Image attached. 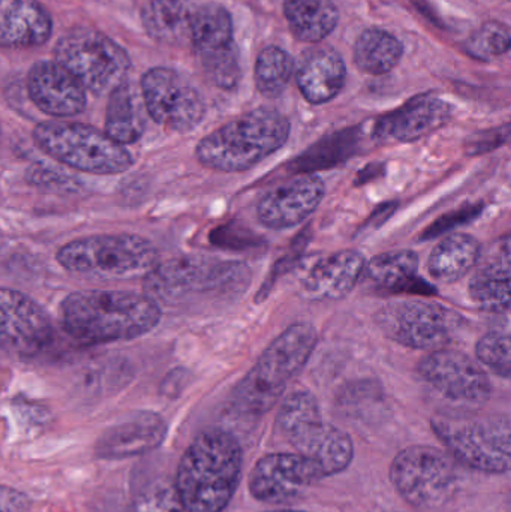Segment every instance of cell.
<instances>
[{
  "instance_id": "1",
  "label": "cell",
  "mask_w": 511,
  "mask_h": 512,
  "mask_svg": "<svg viewBox=\"0 0 511 512\" xmlns=\"http://www.w3.org/2000/svg\"><path fill=\"white\" fill-rule=\"evenodd\" d=\"M243 453L225 430H207L195 438L177 468V495L186 512H222L236 495Z\"/></svg>"
},
{
  "instance_id": "2",
  "label": "cell",
  "mask_w": 511,
  "mask_h": 512,
  "mask_svg": "<svg viewBox=\"0 0 511 512\" xmlns=\"http://www.w3.org/2000/svg\"><path fill=\"white\" fill-rule=\"evenodd\" d=\"M60 309L68 333L86 343L137 339L161 321L156 300L128 291L72 292Z\"/></svg>"
},
{
  "instance_id": "3",
  "label": "cell",
  "mask_w": 511,
  "mask_h": 512,
  "mask_svg": "<svg viewBox=\"0 0 511 512\" xmlns=\"http://www.w3.org/2000/svg\"><path fill=\"white\" fill-rule=\"evenodd\" d=\"M317 342V330L308 322L291 325L276 337L234 388V411L248 418L267 414L281 399L288 382L308 363Z\"/></svg>"
},
{
  "instance_id": "4",
  "label": "cell",
  "mask_w": 511,
  "mask_h": 512,
  "mask_svg": "<svg viewBox=\"0 0 511 512\" xmlns=\"http://www.w3.org/2000/svg\"><path fill=\"white\" fill-rule=\"evenodd\" d=\"M284 114L258 108L204 137L195 149L201 165L222 173H243L281 150L290 138Z\"/></svg>"
},
{
  "instance_id": "5",
  "label": "cell",
  "mask_w": 511,
  "mask_h": 512,
  "mask_svg": "<svg viewBox=\"0 0 511 512\" xmlns=\"http://www.w3.org/2000/svg\"><path fill=\"white\" fill-rule=\"evenodd\" d=\"M276 424L285 441L300 456L314 460L324 477L347 471L353 462V439L323 420L317 399L308 391H296L285 397Z\"/></svg>"
},
{
  "instance_id": "6",
  "label": "cell",
  "mask_w": 511,
  "mask_h": 512,
  "mask_svg": "<svg viewBox=\"0 0 511 512\" xmlns=\"http://www.w3.org/2000/svg\"><path fill=\"white\" fill-rule=\"evenodd\" d=\"M57 261L71 273L107 280L146 277L159 264L155 246L134 234H99L74 240L60 248Z\"/></svg>"
},
{
  "instance_id": "7",
  "label": "cell",
  "mask_w": 511,
  "mask_h": 512,
  "mask_svg": "<svg viewBox=\"0 0 511 512\" xmlns=\"http://www.w3.org/2000/svg\"><path fill=\"white\" fill-rule=\"evenodd\" d=\"M33 141L45 155L84 173L114 176L128 171L134 162L125 146L83 123H39Z\"/></svg>"
},
{
  "instance_id": "8",
  "label": "cell",
  "mask_w": 511,
  "mask_h": 512,
  "mask_svg": "<svg viewBox=\"0 0 511 512\" xmlns=\"http://www.w3.org/2000/svg\"><path fill=\"white\" fill-rule=\"evenodd\" d=\"M432 429L458 462L483 474L510 471L511 426L507 415L453 417L440 415Z\"/></svg>"
},
{
  "instance_id": "9",
  "label": "cell",
  "mask_w": 511,
  "mask_h": 512,
  "mask_svg": "<svg viewBox=\"0 0 511 512\" xmlns=\"http://www.w3.org/2000/svg\"><path fill=\"white\" fill-rule=\"evenodd\" d=\"M54 59L93 95L111 92L125 81L132 66L128 53L117 42L84 26L60 36L54 47Z\"/></svg>"
},
{
  "instance_id": "10",
  "label": "cell",
  "mask_w": 511,
  "mask_h": 512,
  "mask_svg": "<svg viewBox=\"0 0 511 512\" xmlns=\"http://www.w3.org/2000/svg\"><path fill=\"white\" fill-rule=\"evenodd\" d=\"M390 481L408 505L422 511L443 508L458 490L452 459L429 445H413L396 454L390 465Z\"/></svg>"
},
{
  "instance_id": "11",
  "label": "cell",
  "mask_w": 511,
  "mask_h": 512,
  "mask_svg": "<svg viewBox=\"0 0 511 512\" xmlns=\"http://www.w3.org/2000/svg\"><path fill=\"white\" fill-rule=\"evenodd\" d=\"M249 268L240 262H219L201 256H180L156 265L146 276L149 297L179 300L192 292H242L249 286Z\"/></svg>"
},
{
  "instance_id": "12",
  "label": "cell",
  "mask_w": 511,
  "mask_h": 512,
  "mask_svg": "<svg viewBox=\"0 0 511 512\" xmlns=\"http://www.w3.org/2000/svg\"><path fill=\"white\" fill-rule=\"evenodd\" d=\"M375 321L384 336L405 348L437 351L452 340L461 315L443 304L414 298L386 304Z\"/></svg>"
},
{
  "instance_id": "13",
  "label": "cell",
  "mask_w": 511,
  "mask_h": 512,
  "mask_svg": "<svg viewBox=\"0 0 511 512\" xmlns=\"http://www.w3.org/2000/svg\"><path fill=\"white\" fill-rule=\"evenodd\" d=\"M141 98L150 119L168 131H194L206 116L201 93L174 69L152 68L141 77Z\"/></svg>"
},
{
  "instance_id": "14",
  "label": "cell",
  "mask_w": 511,
  "mask_h": 512,
  "mask_svg": "<svg viewBox=\"0 0 511 512\" xmlns=\"http://www.w3.org/2000/svg\"><path fill=\"white\" fill-rule=\"evenodd\" d=\"M314 460L300 454L275 453L261 457L249 474V492L263 504H288L323 480Z\"/></svg>"
},
{
  "instance_id": "15",
  "label": "cell",
  "mask_w": 511,
  "mask_h": 512,
  "mask_svg": "<svg viewBox=\"0 0 511 512\" xmlns=\"http://www.w3.org/2000/svg\"><path fill=\"white\" fill-rule=\"evenodd\" d=\"M423 381L456 403L480 405L491 397V381L485 370L464 352L437 349L419 364Z\"/></svg>"
},
{
  "instance_id": "16",
  "label": "cell",
  "mask_w": 511,
  "mask_h": 512,
  "mask_svg": "<svg viewBox=\"0 0 511 512\" xmlns=\"http://www.w3.org/2000/svg\"><path fill=\"white\" fill-rule=\"evenodd\" d=\"M53 340L47 313L32 298L11 288H0V349L33 357Z\"/></svg>"
},
{
  "instance_id": "17",
  "label": "cell",
  "mask_w": 511,
  "mask_h": 512,
  "mask_svg": "<svg viewBox=\"0 0 511 512\" xmlns=\"http://www.w3.org/2000/svg\"><path fill=\"white\" fill-rule=\"evenodd\" d=\"M326 195L323 180L303 174L270 191L258 203V221L269 230H287L309 218Z\"/></svg>"
},
{
  "instance_id": "18",
  "label": "cell",
  "mask_w": 511,
  "mask_h": 512,
  "mask_svg": "<svg viewBox=\"0 0 511 512\" xmlns=\"http://www.w3.org/2000/svg\"><path fill=\"white\" fill-rule=\"evenodd\" d=\"M365 256L347 249L300 265L299 283L303 295L314 301H335L347 297L365 273Z\"/></svg>"
},
{
  "instance_id": "19",
  "label": "cell",
  "mask_w": 511,
  "mask_h": 512,
  "mask_svg": "<svg viewBox=\"0 0 511 512\" xmlns=\"http://www.w3.org/2000/svg\"><path fill=\"white\" fill-rule=\"evenodd\" d=\"M30 101L51 117H74L87 105L86 89L54 60L35 63L27 74Z\"/></svg>"
},
{
  "instance_id": "20",
  "label": "cell",
  "mask_w": 511,
  "mask_h": 512,
  "mask_svg": "<svg viewBox=\"0 0 511 512\" xmlns=\"http://www.w3.org/2000/svg\"><path fill=\"white\" fill-rule=\"evenodd\" d=\"M452 117V105L440 96L420 95L381 117L374 128L378 140L414 143L443 128Z\"/></svg>"
},
{
  "instance_id": "21",
  "label": "cell",
  "mask_w": 511,
  "mask_h": 512,
  "mask_svg": "<svg viewBox=\"0 0 511 512\" xmlns=\"http://www.w3.org/2000/svg\"><path fill=\"white\" fill-rule=\"evenodd\" d=\"M167 435V424L153 412H137L111 426L96 441L99 459L122 460L156 450Z\"/></svg>"
},
{
  "instance_id": "22",
  "label": "cell",
  "mask_w": 511,
  "mask_h": 512,
  "mask_svg": "<svg viewBox=\"0 0 511 512\" xmlns=\"http://www.w3.org/2000/svg\"><path fill=\"white\" fill-rule=\"evenodd\" d=\"M53 33V18L38 0H0V48H35Z\"/></svg>"
},
{
  "instance_id": "23",
  "label": "cell",
  "mask_w": 511,
  "mask_h": 512,
  "mask_svg": "<svg viewBox=\"0 0 511 512\" xmlns=\"http://www.w3.org/2000/svg\"><path fill=\"white\" fill-rule=\"evenodd\" d=\"M347 78L344 59L330 47L306 51L296 71L297 86L306 101L326 104L341 93Z\"/></svg>"
},
{
  "instance_id": "24",
  "label": "cell",
  "mask_w": 511,
  "mask_h": 512,
  "mask_svg": "<svg viewBox=\"0 0 511 512\" xmlns=\"http://www.w3.org/2000/svg\"><path fill=\"white\" fill-rule=\"evenodd\" d=\"M146 129V108L141 98L140 87L122 81L114 87L108 99L105 114V134L126 146L143 137Z\"/></svg>"
},
{
  "instance_id": "25",
  "label": "cell",
  "mask_w": 511,
  "mask_h": 512,
  "mask_svg": "<svg viewBox=\"0 0 511 512\" xmlns=\"http://www.w3.org/2000/svg\"><path fill=\"white\" fill-rule=\"evenodd\" d=\"M233 33V18L219 3L206 2L191 9L189 42L200 59L233 47Z\"/></svg>"
},
{
  "instance_id": "26",
  "label": "cell",
  "mask_w": 511,
  "mask_h": 512,
  "mask_svg": "<svg viewBox=\"0 0 511 512\" xmlns=\"http://www.w3.org/2000/svg\"><path fill=\"white\" fill-rule=\"evenodd\" d=\"M482 254L479 240L470 234H450L435 246L428 261V270L441 283L458 282L470 273Z\"/></svg>"
},
{
  "instance_id": "27",
  "label": "cell",
  "mask_w": 511,
  "mask_h": 512,
  "mask_svg": "<svg viewBox=\"0 0 511 512\" xmlns=\"http://www.w3.org/2000/svg\"><path fill=\"white\" fill-rule=\"evenodd\" d=\"M419 255L408 249L384 252L366 262L368 279L386 291H429V286L417 279Z\"/></svg>"
},
{
  "instance_id": "28",
  "label": "cell",
  "mask_w": 511,
  "mask_h": 512,
  "mask_svg": "<svg viewBox=\"0 0 511 512\" xmlns=\"http://www.w3.org/2000/svg\"><path fill=\"white\" fill-rule=\"evenodd\" d=\"M284 14L299 41L318 44L339 23V9L333 0H285Z\"/></svg>"
},
{
  "instance_id": "29",
  "label": "cell",
  "mask_w": 511,
  "mask_h": 512,
  "mask_svg": "<svg viewBox=\"0 0 511 512\" xmlns=\"http://www.w3.org/2000/svg\"><path fill=\"white\" fill-rule=\"evenodd\" d=\"M510 249L504 246L503 255L483 262L471 277L468 291L477 306L488 312H506L510 307Z\"/></svg>"
},
{
  "instance_id": "30",
  "label": "cell",
  "mask_w": 511,
  "mask_h": 512,
  "mask_svg": "<svg viewBox=\"0 0 511 512\" xmlns=\"http://www.w3.org/2000/svg\"><path fill=\"white\" fill-rule=\"evenodd\" d=\"M144 30L165 45L189 42L191 9L183 0H149L141 11Z\"/></svg>"
},
{
  "instance_id": "31",
  "label": "cell",
  "mask_w": 511,
  "mask_h": 512,
  "mask_svg": "<svg viewBox=\"0 0 511 512\" xmlns=\"http://www.w3.org/2000/svg\"><path fill=\"white\" fill-rule=\"evenodd\" d=\"M404 45L387 30H363L354 44V62L360 71L369 75L389 74L401 62Z\"/></svg>"
},
{
  "instance_id": "32",
  "label": "cell",
  "mask_w": 511,
  "mask_h": 512,
  "mask_svg": "<svg viewBox=\"0 0 511 512\" xmlns=\"http://www.w3.org/2000/svg\"><path fill=\"white\" fill-rule=\"evenodd\" d=\"M296 72L293 57L282 48L270 45L258 54L255 62V86L266 98H278Z\"/></svg>"
},
{
  "instance_id": "33",
  "label": "cell",
  "mask_w": 511,
  "mask_h": 512,
  "mask_svg": "<svg viewBox=\"0 0 511 512\" xmlns=\"http://www.w3.org/2000/svg\"><path fill=\"white\" fill-rule=\"evenodd\" d=\"M357 141H359L357 134H350V132L332 135L294 159L293 170L312 174L314 171L336 167L356 153Z\"/></svg>"
},
{
  "instance_id": "34",
  "label": "cell",
  "mask_w": 511,
  "mask_h": 512,
  "mask_svg": "<svg viewBox=\"0 0 511 512\" xmlns=\"http://www.w3.org/2000/svg\"><path fill=\"white\" fill-rule=\"evenodd\" d=\"M200 60L203 63L204 71L215 86L231 90L239 84L242 69H240L239 48L236 44L227 50L210 54Z\"/></svg>"
},
{
  "instance_id": "35",
  "label": "cell",
  "mask_w": 511,
  "mask_h": 512,
  "mask_svg": "<svg viewBox=\"0 0 511 512\" xmlns=\"http://www.w3.org/2000/svg\"><path fill=\"white\" fill-rule=\"evenodd\" d=\"M477 360L497 373L501 378H510L511 348L510 337L498 331L485 334L476 345Z\"/></svg>"
},
{
  "instance_id": "36",
  "label": "cell",
  "mask_w": 511,
  "mask_h": 512,
  "mask_svg": "<svg viewBox=\"0 0 511 512\" xmlns=\"http://www.w3.org/2000/svg\"><path fill=\"white\" fill-rule=\"evenodd\" d=\"M468 51L477 59L489 60L503 56L510 48V30L506 24L489 21L474 33L467 45Z\"/></svg>"
},
{
  "instance_id": "37",
  "label": "cell",
  "mask_w": 511,
  "mask_h": 512,
  "mask_svg": "<svg viewBox=\"0 0 511 512\" xmlns=\"http://www.w3.org/2000/svg\"><path fill=\"white\" fill-rule=\"evenodd\" d=\"M132 512H183L174 484L155 481L135 496Z\"/></svg>"
},
{
  "instance_id": "38",
  "label": "cell",
  "mask_w": 511,
  "mask_h": 512,
  "mask_svg": "<svg viewBox=\"0 0 511 512\" xmlns=\"http://www.w3.org/2000/svg\"><path fill=\"white\" fill-rule=\"evenodd\" d=\"M480 212H482V206L465 207V209L459 210V212L449 213V215L438 219L435 224H432L426 230L425 239H434V237L440 236V234L446 233V231L452 230V228L458 227V225L465 224V222L477 218Z\"/></svg>"
},
{
  "instance_id": "39",
  "label": "cell",
  "mask_w": 511,
  "mask_h": 512,
  "mask_svg": "<svg viewBox=\"0 0 511 512\" xmlns=\"http://www.w3.org/2000/svg\"><path fill=\"white\" fill-rule=\"evenodd\" d=\"M509 137V126H504V129L497 131V134H485L483 137H476L467 144V150L470 155H482V153L494 150L495 147L501 146L506 143Z\"/></svg>"
},
{
  "instance_id": "40",
  "label": "cell",
  "mask_w": 511,
  "mask_h": 512,
  "mask_svg": "<svg viewBox=\"0 0 511 512\" xmlns=\"http://www.w3.org/2000/svg\"><path fill=\"white\" fill-rule=\"evenodd\" d=\"M29 508L30 501L24 493L0 486V512H27Z\"/></svg>"
},
{
  "instance_id": "41",
  "label": "cell",
  "mask_w": 511,
  "mask_h": 512,
  "mask_svg": "<svg viewBox=\"0 0 511 512\" xmlns=\"http://www.w3.org/2000/svg\"><path fill=\"white\" fill-rule=\"evenodd\" d=\"M266 512H305V511H296V510H275V511H266Z\"/></svg>"
}]
</instances>
